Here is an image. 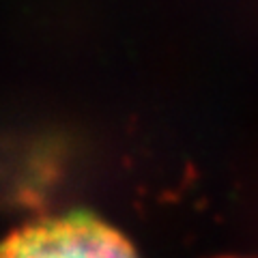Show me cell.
Returning <instances> with one entry per match:
<instances>
[{"label":"cell","mask_w":258,"mask_h":258,"mask_svg":"<svg viewBox=\"0 0 258 258\" xmlns=\"http://www.w3.org/2000/svg\"><path fill=\"white\" fill-rule=\"evenodd\" d=\"M0 258H138L127 239L91 215L28 224L0 243Z\"/></svg>","instance_id":"cell-1"}]
</instances>
